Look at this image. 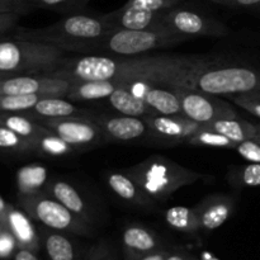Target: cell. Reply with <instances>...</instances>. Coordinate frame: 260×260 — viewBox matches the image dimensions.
Wrapping results in <instances>:
<instances>
[{"label":"cell","instance_id":"5","mask_svg":"<svg viewBox=\"0 0 260 260\" xmlns=\"http://www.w3.org/2000/svg\"><path fill=\"white\" fill-rule=\"evenodd\" d=\"M192 89L217 96L255 93L260 91V69L249 66H207L196 74Z\"/></svg>","mask_w":260,"mask_h":260},{"label":"cell","instance_id":"20","mask_svg":"<svg viewBox=\"0 0 260 260\" xmlns=\"http://www.w3.org/2000/svg\"><path fill=\"white\" fill-rule=\"evenodd\" d=\"M205 127L223 135L235 144H239V142H243L249 139H255L256 136V124L239 118L238 116L208 122V123L205 124Z\"/></svg>","mask_w":260,"mask_h":260},{"label":"cell","instance_id":"2","mask_svg":"<svg viewBox=\"0 0 260 260\" xmlns=\"http://www.w3.org/2000/svg\"><path fill=\"white\" fill-rule=\"evenodd\" d=\"M113 28L104 15L74 14L40 29H19L17 38L51 43L61 50H98Z\"/></svg>","mask_w":260,"mask_h":260},{"label":"cell","instance_id":"28","mask_svg":"<svg viewBox=\"0 0 260 260\" xmlns=\"http://www.w3.org/2000/svg\"><path fill=\"white\" fill-rule=\"evenodd\" d=\"M0 152L5 154H32L36 152L35 141L19 136L12 129L0 126Z\"/></svg>","mask_w":260,"mask_h":260},{"label":"cell","instance_id":"24","mask_svg":"<svg viewBox=\"0 0 260 260\" xmlns=\"http://www.w3.org/2000/svg\"><path fill=\"white\" fill-rule=\"evenodd\" d=\"M3 225L13 234L17 243H19L20 245L30 246L36 241L35 228L27 212H23L9 205L3 220Z\"/></svg>","mask_w":260,"mask_h":260},{"label":"cell","instance_id":"46","mask_svg":"<svg viewBox=\"0 0 260 260\" xmlns=\"http://www.w3.org/2000/svg\"><path fill=\"white\" fill-rule=\"evenodd\" d=\"M255 139H260V124H256V136Z\"/></svg>","mask_w":260,"mask_h":260},{"label":"cell","instance_id":"34","mask_svg":"<svg viewBox=\"0 0 260 260\" xmlns=\"http://www.w3.org/2000/svg\"><path fill=\"white\" fill-rule=\"evenodd\" d=\"M180 3H182V0H128L126 5L136 8V9L162 13L165 10L178 7Z\"/></svg>","mask_w":260,"mask_h":260},{"label":"cell","instance_id":"19","mask_svg":"<svg viewBox=\"0 0 260 260\" xmlns=\"http://www.w3.org/2000/svg\"><path fill=\"white\" fill-rule=\"evenodd\" d=\"M117 86L118 83L114 80L74 81L71 83L66 98L71 102H89L109 98Z\"/></svg>","mask_w":260,"mask_h":260},{"label":"cell","instance_id":"6","mask_svg":"<svg viewBox=\"0 0 260 260\" xmlns=\"http://www.w3.org/2000/svg\"><path fill=\"white\" fill-rule=\"evenodd\" d=\"M187 41L165 28L160 29H112L102 40L99 50L123 57H134L147 51L170 47Z\"/></svg>","mask_w":260,"mask_h":260},{"label":"cell","instance_id":"41","mask_svg":"<svg viewBox=\"0 0 260 260\" xmlns=\"http://www.w3.org/2000/svg\"><path fill=\"white\" fill-rule=\"evenodd\" d=\"M216 4L230 8H258L260 0H211Z\"/></svg>","mask_w":260,"mask_h":260},{"label":"cell","instance_id":"23","mask_svg":"<svg viewBox=\"0 0 260 260\" xmlns=\"http://www.w3.org/2000/svg\"><path fill=\"white\" fill-rule=\"evenodd\" d=\"M0 126L12 129L19 136L35 141L42 135L50 132V128L37 123L32 117L24 113H10V112H0Z\"/></svg>","mask_w":260,"mask_h":260},{"label":"cell","instance_id":"17","mask_svg":"<svg viewBox=\"0 0 260 260\" xmlns=\"http://www.w3.org/2000/svg\"><path fill=\"white\" fill-rule=\"evenodd\" d=\"M109 189L118 198L136 206H152V200L126 172H112L107 177Z\"/></svg>","mask_w":260,"mask_h":260},{"label":"cell","instance_id":"7","mask_svg":"<svg viewBox=\"0 0 260 260\" xmlns=\"http://www.w3.org/2000/svg\"><path fill=\"white\" fill-rule=\"evenodd\" d=\"M162 25L187 41L197 37H222L229 35V28L223 23L179 5L162 12Z\"/></svg>","mask_w":260,"mask_h":260},{"label":"cell","instance_id":"9","mask_svg":"<svg viewBox=\"0 0 260 260\" xmlns=\"http://www.w3.org/2000/svg\"><path fill=\"white\" fill-rule=\"evenodd\" d=\"M71 81L51 74L35 75H13L0 78V94H36L42 96H66Z\"/></svg>","mask_w":260,"mask_h":260},{"label":"cell","instance_id":"40","mask_svg":"<svg viewBox=\"0 0 260 260\" xmlns=\"http://www.w3.org/2000/svg\"><path fill=\"white\" fill-rule=\"evenodd\" d=\"M80 0H32L30 5H35V7L45 8V9H55V10H61L65 9V8L71 7V5L76 4Z\"/></svg>","mask_w":260,"mask_h":260},{"label":"cell","instance_id":"39","mask_svg":"<svg viewBox=\"0 0 260 260\" xmlns=\"http://www.w3.org/2000/svg\"><path fill=\"white\" fill-rule=\"evenodd\" d=\"M22 18L18 13H0V38L17 27V23Z\"/></svg>","mask_w":260,"mask_h":260},{"label":"cell","instance_id":"29","mask_svg":"<svg viewBox=\"0 0 260 260\" xmlns=\"http://www.w3.org/2000/svg\"><path fill=\"white\" fill-rule=\"evenodd\" d=\"M42 95L36 94H14V95L0 96V112L10 113H27L32 111Z\"/></svg>","mask_w":260,"mask_h":260},{"label":"cell","instance_id":"15","mask_svg":"<svg viewBox=\"0 0 260 260\" xmlns=\"http://www.w3.org/2000/svg\"><path fill=\"white\" fill-rule=\"evenodd\" d=\"M113 29H160L162 25V13L136 9L126 4L119 9L104 15ZM167 29V28H165Z\"/></svg>","mask_w":260,"mask_h":260},{"label":"cell","instance_id":"10","mask_svg":"<svg viewBox=\"0 0 260 260\" xmlns=\"http://www.w3.org/2000/svg\"><path fill=\"white\" fill-rule=\"evenodd\" d=\"M38 121L78 150L86 149L106 140L101 127L91 118L88 119L81 116H74L65 117V118L38 119Z\"/></svg>","mask_w":260,"mask_h":260},{"label":"cell","instance_id":"50","mask_svg":"<svg viewBox=\"0 0 260 260\" xmlns=\"http://www.w3.org/2000/svg\"><path fill=\"white\" fill-rule=\"evenodd\" d=\"M0 96H2V94H0Z\"/></svg>","mask_w":260,"mask_h":260},{"label":"cell","instance_id":"35","mask_svg":"<svg viewBox=\"0 0 260 260\" xmlns=\"http://www.w3.org/2000/svg\"><path fill=\"white\" fill-rule=\"evenodd\" d=\"M233 103L260 119V91L230 96Z\"/></svg>","mask_w":260,"mask_h":260},{"label":"cell","instance_id":"27","mask_svg":"<svg viewBox=\"0 0 260 260\" xmlns=\"http://www.w3.org/2000/svg\"><path fill=\"white\" fill-rule=\"evenodd\" d=\"M165 220L168 225L175 230L193 231L201 228L197 208L175 206L165 212Z\"/></svg>","mask_w":260,"mask_h":260},{"label":"cell","instance_id":"18","mask_svg":"<svg viewBox=\"0 0 260 260\" xmlns=\"http://www.w3.org/2000/svg\"><path fill=\"white\" fill-rule=\"evenodd\" d=\"M108 101L116 111H118L121 114H124V116L141 117V118H145V117L156 114L149 106H147L146 102H145L144 99L140 98L139 95H136V94L129 89V86L123 83L118 84V86H117L116 90L111 94Z\"/></svg>","mask_w":260,"mask_h":260},{"label":"cell","instance_id":"16","mask_svg":"<svg viewBox=\"0 0 260 260\" xmlns=\"http://www.w3.org/2000/svg\"><path fill=\"white\" fill-rule=\"evenodd\" d=\"M235 201L226 196H212L200 203L197 207L200 226L205 230H216L222 226L231 216Z\"/></svg>","mask_w":260,"mask_h":260},{"label":"cell","instance_id":"43","mask_svg":"<svg viewBox=\"0 0 260 260\" xmlns=\"http://www.w3.org/2000/svg\"><path fill=\"white\" fill-rule=\"evenodd\" d=\"M8 207H9V205H8V203H5L4 200L0 197V222L2 223H3V220H4L5 213H7V211H8Z\"/></svg>","mask_w":260,"mask_h":260},{"label":"cell","instance_id":"13","mask_svg":"<svg viewBox=\"0 0 260 260\" xmlns=\"http://www.w3.org/2000/svg\"><path fill=\"white\" fill-rule=\"evenodd\" d=\"M103 131L106 140L117 142H131L149 135V126L141 117L99 116L91 118Z\"/></svg>","mask_w":260,"mask_h":260},{"label":"cell","instance_id":"1","mask_svg":"<svg viewBox=\"0 0 260 260\" xmlns=\"http://www.w3.org/2000/svg\"><path fill=\"white\" fill-rule=\"evenodd\" d=\"M216 61L205 56H134L113 58L98 55V79L129 84L135 81L192 89L196 74L203 68L215 65Z\"/></svg>","mask_w":260,"mask_h":260},{"label":"cell","instance_id":"31","mask_svg":"<svg viewBox=\"0 0 260 260\" xmlns=\"http://www.w3.org/2000/svg\"><path fill=\"white\" fill-rule=\"evenodd\" d=\"M205 126V124H203ZM188 145H194V146H206V147H220V149H231L234 150L236 145L230 139H228L223 135L218 132L212 131L208 128H202L200 132L190 137L187 141Z\"/></svg>","mask_w":260,"mask_h":260},{"label":"cell","instance_id":"25","mask_svg":"<svg viewBox=\"0 0 260 260\" xmlns=\"http://www.w3.org/2000/svg\"><path fill=\"white\" fill-rule=\"evenodd\" d=\"M47 193L78 217H85L86 205L80 193L65 180H55L47 185Z\"/></svg>","mask_w":260,"mask_h":260},{"label":"cell","instance_id":"30","mask_svg":"<svg viewBox=\"0 0 260 260\" xmlns=\"http://www.w3.org/2000/svg\"><path fill=\"white\" fill-rule=\"evenodd\" d=\"M123 243L127 248L137 251H149L155 248L154 236L140 226H131L123 234Z\"/></svg>","mask_w":260,"mask_h":260},{"label":"cell","instance_id":"14","mask_svg":"<svg viewBox=\"0 0 260 260\" xmlns=\"http://www.w3.org/2000/svg\"><path fill=\"white\" fill-rule=\"evenodd\" d=\"M132 91L146 102L147 106L156 114H178L182 113L179 93L169 86L154 85V84L135 81L126 84Z\"/></svg>","mask_w":260,"mask_h":260},{"label":"cell","instance_id":"32","mask_svg":"<svg viewBox=\"0 0 260 260\" xmlns=\"http://www.w3.org/2000/svg\"><path fill=\"white\" fill-rule=\"evenodd\" d=\"M46 250L51 260H74V249L62 235L52 234L46 239Z\"/></svg>","mask_w":260,"mask_h":260},{"label":"cell","instance_id":"12","mask_svg":"<svg viewBox=\"0 0 260 260\" xmlns=\"http://www.w3.org/2000/svg\"><path fill=\"white\" fill-rule=\"evenodd\" d=\"M149 135L157 141L167 142L170 145L187 144L188 140L197 132L205 128V126L193 119L188 118L183 113L178 114H152L145 117Z\"/></svg>","mask_w":260,"mask_h":260},{"label":"cell","instance_id":"42","mask_svg":"<svg viewBox=\"0 0 260 260\" xmlns=\"http://www.w3.org/2000/svg\"><path fill=\"white\" fill-rule=\"evenodd\" d=\"M14 260H38V259L36 258L29 250H27V249H22V250H19L17 254H15Z\"/></svg>","mask_w":260,"mask_h":260},{"label":"cell","instance_id":"36","mask_svg":"<svg viewBox=\"0 0 260 260\" xmlns=\"http://www.w3.org/2000/svg\"><path fill=\"white\" fill-rule=\"evenodd\" d=\"M236 150L243 159L249 162H260V142L255 139H249L236 145Z\"/></svg>","mask_w":260,"mask_h":260},{"label":"cell","instance_id":"11","mask_svg":"<svg viewBox=\"0 0 260 260\" xmlns=\"http://www.w3.org/2000/svg\"><path fill=\"white\" fill-rule=\"evenodd\" d=\"M19 206L30 217L53 230L73 229L79 221L78 216L74 215L57 200L43 193L29 197H19Z\"/></svg>","mask_w":260,"mask_h":260},{"label":"cell","instance_id":"8","mask_svg":"<svg viewBox=\"0 0 260 260\" xmlns=\"http://www.w3.org/2000/svg\"><path fill=\"white\" fill-rule=\"evenodd\" d=\"M178 93L182 113L201 124L238 116L235 109L217 95L203 93L197 89H180Z\"/></svg>","mask_w":260,"mask_h":260},{"label":"cell","instance_id":"45","mask_svg":"<svg viewBox=\"0 0 260 260\" xmlns=\"http://www.w3.org/2000/svg\"><path fill=\"white\" fill-rule=\"evenodd\" d=\"M167 260H184L182 258V256H178V255H173V256H169Z\"/></svg>","mask_w":260,"mask_h":260},{"label":"cell","instance_id":"21","mask_svg":"<svg viewBox=\"0 0 260 260\" xmlns=\"http://www.w3.org/2000/svg\"><path fill=\"white\" fill-rule=\"evenodd\" d=\"M48 183L47 168L40 164L22 167L17 172V188L19 197L40 194Z\"/></svg>","mask_w":260,"mask_h":260},{"label":"cell","instance_id":"33","mask_svg":"<svg viewBox=\"0 0 260 260\" xmlns=\"http://www.w3.org/2000/svg\"><path fill=\"white\" fill-rule=\"evenodd\" d=\"M231 174V182L239 187H260V162H249L235 168Z\"/></svg>","mask_w":260,"mask_h":260},{"label":"cell","instance_id":"44","mask_svg":"<svg viewBox=\"0 0 260 260\" xmlns=\"http://www.w3.org/2000/svg\"><path fill=\"white\" fill-rule=\"evenodd\" d=\"M142 260H165V259H164V256L161 255V254H155V255H150V256H147V258H145Z\"/></svg>","mask_w":260,"mask_h":260},{"label":"cell","instance_id":"4","mask_svg":"<svg viewBox=\"0 0 260 260\" xmlns=\"http://www.w3.org/2000/svg\"><path fill=\"white\" fill-rule=\"evenodd\" d=\"M65 51L32 40L0 41V73L14 75L51 74L65 60Z\"/></svg>","mask_w":260,"mask_h":260},{"label":"cell","instance_id":"49","mask_svg":"<svg viewBox=\"0 0 260 260\" xmlns=\"http://www.w3.org/2000/svg\"><path fill=\"white\" fill-rule=\"evenodd\" d=\"M255 140H258V141H259V142H260V139H255Z\"/></svg>","mask_w":260,"mask_h":260},{"label":"cell","instance_id":"22","mask_svg":"<svg viewBox=\"0 0 260 260\" xmlns=\"http://www.w3.org/2000/svg\"><path fill=\"white\" fill-rule=\"evenodd\" d=\"M66 96H43L37 102L32 111V116L37 119H55L65 117L81 116L83 111L76 108L71 101H66Z\"/></svg>","mask_w":260,"mask_h":260},{"label":"cell","instance_id":"3","mask_svg":"<svg viewBox=\"0 0 260 260\" xmlns=\"http://www.w3.org/2000/svg\"><path fill=\"white\" fill-rule=\"evenodd\" d=\"M126 173L157 202H165L180 188L194 184L206 178L201 173L187 169L178 162L159 155L147 157L144 161L127 169Z\"/></svg>","mask_w":260,"mask_h":260},{"label":"cell","instance_id":"47","mask_svg":"<svg viewBox=\"0 0 260 260\" xmlns=\"http://www.w3.org/2000/svg\"><path fill=\"white\" fill-rule=\"evenodd\" d=\"M4 229H5V228H4V225H3V223L0 222V233H2V231L4 230Z\"/></svg>","mask_w":260,"mask_h":260},{"label":"cell","instance_id":"37","mask_svg":"<svg viewBox=\"0 0 260 260\" xmlns=\"http://www.w3.org/2000/svg\"><path fill=\"white\" fill-rule=\"evenodd\" d=\"M32 5L27 0H0V13H18L27 14Z\"/></svg>","mask_w":260,"mask_h":260},{"label":"cell","instance_id":"38","mask_svg":"<svg viewBox=\"0 0 260 260\" xmlns=\"http://www.w3.org/2000/svg\"><path fill=\"white\" fill-rule=\"evenodd\" d=\"M15 238L8 229L0 233V258H7L13 253L15 248Z\"/></svg>","mask_w":260,"mask_h":260},{"label":"cell","instance_id":"26","mask_svg":"<svg viewBox=\"0 0 260 260\" xmlns=\"http://www.w3.org/2000/svg\"><path fill=\"white\" fill-rule=\"evenodd\" d=\"M35 149L37 154L52 157L66 156V155L73 154V152L78 150L73 145H70L65 140L61 139L55 132L51 131V129L50 132L35 140Z\"/></svg>","mask_w":260,"mask_h":260},{"label":"cell","instance_id":"48","mask_svg":"<svg viewBox=\"0 0 260 260\" xmlns=\"http://www.w3.org/2000/svg\"><path fill=\"white\" fill-rule=\"evenodd\" d=\"M256 9H258V10H259V12H260V5H259V7H258V8H256Z\"/></svg>","mask_w":260,"mask_h":260}]
</instances>
